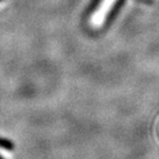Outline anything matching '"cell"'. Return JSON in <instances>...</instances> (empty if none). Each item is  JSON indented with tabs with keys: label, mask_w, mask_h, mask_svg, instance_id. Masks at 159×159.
Wrapping results in <instances>:
<instances>
[{
	"label": "cell",
	"mask_w": 159,
	"mask_h": 159,
	"mask_svg": "<svg viewBox=\"0 0 159 159\" xmlns=\"http://www.w3.org/2000/svg\"><path fill=\"white\" fill-rule=\"evenodd\" d=\"M101 2H102V0H93L92 2H91V5L87 7L86 15L89 16V15H92L93 12H95L97 10V8L99 7V5H101Z\"/></svg>",
	"instance_id": "cell-2"
},
{
	"label": "cell",
	"mask_w": 159,
	"mask_h": 159,
	"mask_svg": "<svg viewBox=\"0 0 159 159\" xmlns=\"http://www.w3.org/2000/svg\"><path fill=\"white\" fill-rule=\"evenodd\" d=\"M0 148H3L6 150H13L15 149V144L12 143V140H10V139L7 138H2V137H0Z\"/></svg>",
	"instance_id": "cell-1"
},
{
	"label": "cell",
	"mask_w": 159,
	"mask_h": 159,
	"mask_svg": "<svg viewBox=\"0 0 159 159\" xmlns=\"http://www.w3.org/2000/svg\"><path fill=\"white\" fill-rule=\"evenodd\" d=\"M0 159H3V158H2V156H1V155H0Z\"/></svg>",
	"instance_id": "cell-3"
},
{
	"label": "cell",
	"mask_w": 159,
	"mask_h": 159,
	"mask_svg": "<svg viewBox=\"0 0 159 159\" xmlns=\"http://www.w3.org/2000/svg\"><path fill=\"white\" fill-rule=\"evenodd\" d=\"M0 1H2V0H0Z\"/></svg>",
	"instance_id": "cell-4"
}]
</instances>
